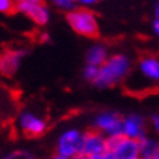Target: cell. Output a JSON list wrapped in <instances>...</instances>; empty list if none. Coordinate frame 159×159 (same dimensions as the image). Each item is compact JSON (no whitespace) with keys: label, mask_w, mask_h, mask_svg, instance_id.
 <instances>
[{"label":"cell","mask_w":159,"mask_h":159,"mask_svg":"<svg viewBox=\"0 0 159 159\" xmlns=\"http://www.w3.org/2000/svg\"><path fill=\"white\" fill-rule=\"evenodd\" d=\"M131 61L125 54H114L107 58V61L99 66L98 76L93 80V85L98 88H111L123 82L130 75Z\"/></svg>","instance_id":"cell-1"},{"label":"cell","mask_w":159,"mask_h":159,"mask_svg":"<svg viewBox=\"0 0 159 159\" xmlns=\"http://www.w3.org/2000/svg\"><path fill=\"white\" fill-rule=\"evenodd\" d=\"M67 22L73 31L82 37L95 38L99 34L97 15L85 6H76L73 10L67 12Z\"/></svg>","instance_id":"cell-2"},{"label":"cell","mask_w":159,"mask_h":159,"mask_svg":"<svg viewBox=\"0 0 159 159\" xmlns=\"http://www.w3.org/2000/svg\"><path fill=\"white\" fill-rule=\"evenodd\" d=\"M107 158L105 159H139L140 143L139 140L125 137L124 134L107 137Z\"/></svg>","instance_id":"cell-3"},{"label":"cell","mask_w":159,"mask_h":159,"mask_svg":"<svg viewBox=\"0 0 159 159\" xmlns=\"http://www.w3.org/2000/svg\"><path fill=\"white\" fill-rule=\"evenodd\" d=\"M83 149V133L70 129L66 130L57 140L56 146V158L57 159H72L80 158Z\"/></svg>","instance_id":"cell-4"},{"label":"cell","mask_w":159,"mask_h":159,"mask_svg":"<svg viewBox=\"0 0 159 159\" xmlns=\"http://www.w3.org/2000/svg\"><path fill=\"white\" fill-rule=\"evenodd\" d=\"M127 86L139 82H146L148 85H158L159 83V58L155 56H143L139 60L137 72L134 75H129Z\"/></svg>","instance_id":"cell-5"},{"label":"cell","mask_w":159,"mask_h":159,"mask_svg":"<svg viewBox=\"0 0 159 159\" xmlns=\"http://www.w3.org/2000/svg\"><path fill=\"white\" fill-rule=\"evenodd\" d=\"M107 136L99 130H91L83 133V149L80 158L105 159L107 158Z\"/></svg>","instance_id":"cell-6"},{"label":"cell","mask_w":159,"mask_h":159,"mask_svg":"<svg viewBox=\"0 0 159 159\" xmlns=\"http://www.w3.org/2000/svg\"><path fill=\"white\" fill-rule=\"evenodd\" d=\"M18 127L26 137H39L47 130V121L31 111H22L18 116Z\"/></svg>","instance_id":"cell-7"},{"label":"cell","mask_w":159,"mask_h":159,"mask_svg":"<svg viewBox=\"0 0 159 159\" xmlns=\"http://www.w3.org/2000/svg\"><path fill=\"white\" fill-rule=\"evenodd\" d=\"M123 118L124 117H121L118 112L112 111L101 112L95 118V129L102 131L107 137L123 134Z\"/></svg>","instance_id":"cell-8"},{"label":"cell","mask_w":159,"mask_h":159,"mask_svg":"<svg viewBox=\"0 0 159 159\" xmlns=\"http://www.w3.org/2000/svg\"><path fill=\"white\" fill-rule=\"evenodd\" d=\"M16 10L28 16L37 25H45L50 19V12L44 2H20L16 5Z\"/></svg>","instance_id":"cell-9"},{"label":"cell","mask_w":159,"mask_h":159,"mask_svg":"<svg viewBox=\"0 0 159 159\" xmlns=\"http://www.w3.org/2000/svg\"><path fill=\"white\" fill-rule=\"evenodd\" d=\"M25 56L24 50H5L0 54V75L12 77L19 69L20 60Z\"/></svg>","instance_id":"cell-10"},{"label":"cell","mask_w":159,"mask_h":159,"mask_svg":"<svg viewBox=\"0 0 159 159\" xmlns=\"http://www.w3.org/2000/svg\"><path fill=\"white\" fill-rule=\"evenodd\" d=\"M123 134L130 139L140 140L146 136V121L139 114H130L123 118Z\"/></svg>","instance_id":"cell-11"},{"label":"cell","mask_w":159,"mask_h":159,"mask_svg":"<svg viewBox=\"0 0 159 159\" xmlns=\"http://www.w3.org/2000/svg\"><path fill=\"white\" fill-rule=\"evenodd\" d=\"M108 58V50L102 44H95L86 53V63L95 64V66H102Z\"/></svg>","instance_id":"cell-12"},{"label":"cell","mask_w":159,"mask_h":159,"mask_svg":"<svg viewBox=\"0 0 159 159\" xmlns=\"http://www.w3.org/2000/svg\"><path fill=\"white\" fill-rule=\"evenodd\" d=\"M140 143V158L143 159H155L159 152V142L156 139L145 136L139 140Z\"/></svg>","instance_id":"cell-13"},{"label":"cell","mask_w":159,"mask_h":159,"mask_svg":"<svg viewBox=\"0 0 159 159\" xmlns=\"http://www.w3.org/2000/svg\"><path fill=\"white\" fill-rule=\"evenodd\" d=\"M16 0H0V13L5 15H12L16 10Z\"/></svg>","instance_id":"cell-14"},{"label":"cell","mask_w":159,"mask_h":159,"mask_svg":"<svg viewBox=\"0 0 159 159\" xmlns=\"http://www.w3.org/2000/svg\"><path fill=\"white\" fill-rule=\"evenodd\" d=\"M98 70H99V66L86 63V66L83 69V77H85L86 80H89V82H93L98 76Z\"/></svg>","instance_id":"cell-15"},{"label":"cell","mask_w":159,"mask_h":159,"mask_svg":"<svg viewBox=\"0 0 159 159\" xmlns=\"http://www.w3.org/2000/svg\"><path fill=\"white\" fill-rule=\"evenodd\" d=\"M5 158H7V159H16V158L31 159V158H34V155L31 153V152H28V150H16V152H12V153H9L7 156H5Z\"/></svg>","instance_id":"cell-16"},{"label":"cell","mask_w":159,"mask_h":159,"mask_svg":"<svg viewBox=\"0 0 159 159\" xmlns=\"http://www.w3.org/2000/svg\"><path fill=\"white\" fill-rule=\"evenodd\" d=\"M150 124H152V129L155 130V133L159 136V112L150 117Z\"/></svg>","instance_id":"cell-17"},{"label":"cell","mask_w":159,"mask_h":159,"mask_svg":"<svg viewBox=\"0 0 159 159\" xmlns=\"http://www.w3.org/2000/svg\"><path fill=\"white\" fill-rule=\"evenodd\" d=\"M79 6H85V7H89L92 5H97L99 0H76Z\"/></svg>","instance_id":"cell-18"},{"label":"cell","mask_w":159,"mask_h":159,"mask_svg":"<svg viewBox=\"0 0 159 159\" xmlns=\"http://www.w3.org/2000/svg\"><path fill=\"white\" fill-rule=\"evenodd\" d=\"M152 29H153L155 35L159 38V18H155V20L152 22Z\"/></svg>","instance_id":"cell-19"},{"label":"cell","mask_w":159,"mask_h":159,"mask_svg":"<svg viewBox=\"0 0 159 159\" xmlns=\"http://www.w3.org/2000/svg\"><path fill=\"white\" fill-rule=\"evenodd\" d=\"M155 18H159V0L158 3L155 5Z\"/></svg>","instance_id":"cell-20"},{"label":"cell","mask_w":159,"mask_h":159,"mask_svg":"<svg viewBox=\"0 0 159 159\" xmlns=\"http://www.w3.org/2000/svg\"><path fill=\"white\" fill-rule=\"evenodd\" d=\"M48 38H50L48 34H43V35H41V41H48Z\"/></svg>","instance_id":"cell-21"},{"label":"cell","mask_w":159,"mask_h":159,"mask_svg":"<svg viewBox=\"0 0 159 159\" xmlns=\"http://www.w3.org/2000/svg\"><path fill=\"white\" fill-rule=\"evenodd\" d=\"M20 2H44V0H16V3H20Z\"/></svg>","instance_id":"cell-22"}]
</instances>
